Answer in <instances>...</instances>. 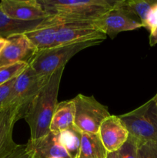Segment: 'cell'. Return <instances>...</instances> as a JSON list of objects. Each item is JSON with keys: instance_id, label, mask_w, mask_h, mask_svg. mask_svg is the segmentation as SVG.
I'll return each mask as SVG.
<instances>
[{"instance_id": "19", "label": "cell", "mask_w": 157, "mask_h": 158, "mask_svg": "<svg viewBox=\"0 0 157 158\" xmlns=\"http://www.w3.org/2000/svg\"><path fill=\"white\" fill-rule=\"evenodd\" d=\"M154 2L152 0H116L115 5L138 19L143 26L148 12Z\"/></svg>"}, {"instance_id": "13", "label": "cell", "mask_w": 157, "mask_h": 158, "mask_svg": "<svg viewBox=\"0 0 157 158\" xmlns=\"http://www.w3.org/2000/svg\"><path fill=\"white\" fill-rule=\"evenodd\" d=\"M59 133L50 132L37 140H29V150L33 152L34 158H71L58 139Z\"/></svg>"}, {"instance_id": "24", "label": "cell", "mask_w": 157, "mask_h": 158, "mask_svg": "<svg viewBox=\"0 0 157 158\" xmlns=\"http://www.w3.org/2000/svg\"><path fill=\"white\" fill-rule=\"evenodd\" d=\"M138 158H157V144L143 143L139 145Z\"/></svg>"}, {"instance_id": "5", "label": "cell", "mask_w": 157, "mask_h": 158, "mask_svg": "<svg viewBox=\"0 0 157 158\" xmlns=\"http://www.w3.org/2000/svg\"><path fill=\"white\" fill-rule=\"evenodd\" d=\"M72 100L75 110L74 126L81 132L98 134L101 123L111 115L107 106L97 101L93 96L78 94Z\"/></svg>"}, {"instance_id": "31", "label": "cell", "mask_w": 157, "mask_h": 158, "mask_svg": "<svg viewBox=\"0 0 157 158\" xmlns=\"http://www.w3.org/2000/svg\"><path fill=\"white\" fill-rule=\"evenodd\" d=\"M52 158H60V157H52Z\"/></svg>"}, {"instance_id": "21", "label": "cell", "mask_w": 157, "mask_h": 158, "mask_svg": "<svg viewBox=\"0 0 157 158\" xmlns=\"http://www.w3.org/2000/svg\"><path fill=\"white\" fill-rule=\"evenodd\" d=\"M139 145L138 141L129 135L126 143L117 151L119 158H138Z\"/></svg>"}, {"instance_id": "7", "label": "cell", "mask_w": 157, "mask_h": 158, "mask_svg": "<svg viewBox=\"0 0 157 158\" xmlns=\"http://www.w3.org/2000/svg\"><path fill=\"white\" fill-rule=\"evenodd\" d=\"M106 35L93 22H69L58 26L55 46L92 40H104Z\"/></svg>"}, {"instance_id": "11", "label": "cell", "mask_w": 157, "mask_h": 158, "mask_svg": "<svg viewBox=\"0 0 157 158\" xmlns=\"http://www.w3.org/2000/svg\"><path fill=\"white\" fill-rule=\"evenodd\" d=\"M8 43L0 54V68L19 62L29 63L36 52L31 42L24 33L7 38Z\"/></svg>"}, {"instance_id": "1", "label": "cell", "mask_w": 157, "mask_h": 158, "mask_svg": "<svg viewBox=\"0 0 157 158\" xmlns=\"http://www.w3.org/2000/svg\"><path fill=\"white\" fill-rule=\"evenodd\" d=\"M65 67L50 76L26 108L23 118L30 129L29 140H37L50 133V124L58 104V89Z\"/></svg>"}, {"instance_id": "2", "label": "cell", "mask_w": 157, "mask_h": 158, "mask_svg": "<svg viewBox=\"0 0 157 158\" xmlns=\"http://www.w3.org/2000/svg\"><path fill=\"white\" fill-rule=\"evenodd\" d=\"M49 15L42 25L69 22H93L114 6L115 0H38Z\"/></svg>"}, {"instance_id": "30", "label": "cell", "mask_w": 157, "mask_h": 158, "mask_svg": "<svg viewBox=\"0 0 157 158\" xmlns=\"http://www.w3.org/2000/svg\"><path fill=\"white\" fill-rule=\"evenodd\" d=\"M2 112H0V117H1V116H2Z\"/></svg>"}, {"instance_id": "14", "label": "cell", "mask_w": 157, "mask_h": 158, "mask_svg": "<svg viewBox=\"0 0 157 158\" xmlns=\"http://www.w3.org/2000/svg\"><path fill=\"white\" fill-rule=\"evenodd\" d=\"M58 26L42 25L24 33L37 51L55 47Z\"/></svg>"}, {"instance_id": "15", "label": "cell", "mask_w": 157, "mask_h": 158, "mask_svg": "<svg viewBox=\"0 0 157 158\" xmlns=\"http://www.w3.org/2000/svg\"><path fill=\"white\" fill-rule=\"evenodd\" d=\"M75 104L73 100H65L58 103L50 124V132L60 133L74 126Z\"/></svg>"}, {"instance_id": "16", "label": "cell", "mask_w": 157, "mask_h": 158, "mask_svg": "<svg viewBox=\"0 0 157 158\" xmlns=\"http://www.w3.org/2000/svg\"><path fill=\"white\" fill-rule=\"evenodd\" d=\"M42 20L33 22L17 21L7 16L0 8V37L7 39L16 34L26 33L38 27Z\"/></svg>"}, {"instance_id": "18", "label": "cell", "mask_w": 157, "mask_h": 158, "mask_svg": "<svg viewBox=\"0 0 157 158\" xmlns=\"http://www.w3.org/2000/svg\"><path fill=\"white\" fill-rule=\"evenodd\" d=\"M82 132L75 126L61 131L58 139L71 158L79 157Z\"/></svg>"}, {"instance_id": "29", "label": "cell", "mask_w": 157, "mask_h": 158, "mask_svg": "<svg viewBox=\"0 0 157 158\" xmlns=\"http://www.w3.org/2000/svg\"><path fill=\"white\" fill-rule=\"evenodd\" d=\"M153 100H154V103H155V108H156V111H157V94H155V96H154L153 97Z\"/></svg>"}, {"instance_id": "4", "label": "cell", "mask_w": 157, "mask_h": 158, "mask_svg": "<svg viewBox=\"0 0 157 158\" xmlns=\"http://www.w3.org/2000/svg\"><path fill=\"white\" fill-rule=\"evenodd\" d=\"M119 117L139 144H157V111L153 98Z\"/></svg>"}, {"instance_id": "27", "label": "cell", "mask_w": 157, "mask_h": 158, "mask_svg": "<svg viewBox=\"0 0 157 158\" xmlns=\"http://www.w3.org/2000/svg\"><path fill=\"white\" fill-rule=\"evenodd\" d=\"M7 43H8L7 39L3 38V37H0V54H1V52H2L4 48L6 47Z\"/></svg>"}, {"instance_id": "6", "label": "cell", "mask_w": 157, "mask_h": 158, "mask_svg": "<svg viewBox=\"0 0 157 158\" xmlns=\"http://www.w3.org/2000/svg\"><path fill=\"white\" fill-rule=\"evenodd\" d=\"M49 77H41L29 65V66L15 78L8 101L7 108L15 107L18 109L22 118H23L28 105L39 92Z\"/></svg>"}, {"instance_id": "25", "label": "cell", "mask_w": 157, "mask_h": 158, "mask_svg": "<svg viewBox=\"0 0 157 158\" xmlns=\"http://www.w3.org/2000/svg\"><path fill=\"white\" fill-rule=\"evenodd\" d=\"M9 158H34L33 152L28 148L27 144H19Z\"/></svg>"}, {"instance_id": "28", "label": "cell", "mask_w": 157, "mask_h": 158, "mask_svg": "<svg viewBox=\"0 0 157 158\" xmlns=\"http://www.w3.org/2000/svg\"><path fill=\"white\" fill-rule=\"evenodd\" d=\"M106 158H119L118 152H113V153H109Z\"/></svg>"}, {"instance_id": "17", "label": "cell", "mask_w": 157, "mask_h": 158, "mask_svg": "<svg viewBox=\"0 0 157 158\" xmlns=\"http://www.w3.org/2000/svg\"><path fill=\"white\" fill-rule=\"evenodd\" d=\"M108 154L98 134L82 132L78 158H106Z\"/></svg>"}, {"instance_id": "26", "label": "cell", "mask_w": 157, "mask_h": 158, "mask_svg": "<svg viewBox=\"0 0 157 158\" xmlns=\"http://www.w3.org/2000/svg\"><path fill=\"white\" fill-rule=\"evenodd\" d=\"M149 45L151 46H153L157 44V29L152 33L149 34Z\"/></svg>"}, {"instance_id": "22", "label": "cell", "mask_w": 157, "mask_h": 158, "mask_svg": "<svg viewBox=\"0 0 157 158\" xmlns=\"http://www.w3.org/2000/svg\"><path fill=\"white\" fill-rule=\"evenodd\" d=\"M143 27L152 33L157 29V2H154L147 14L146 20L143 23Z\"/></svg>"}, {"instance_id": "3", "label": "cell", "mask_w": 157, "mask_h": 158, "mask_svg": "<svg viewBox=\"0 0 157 158\" xmlns=\"http://www.w3.org/2000/svg\"><path fill=\"white\" fill-rule=\"evenodd\" d=\"M103 40H92L83 43L61 45L47 49L36 51L29 65L38 75L49 77L57 69L65 67L66 63L80 51L96 46Z\"/></svg>"}, {"instance_id": "20", "label": "cell", "mask_w": 157, "mask_h": 158, "mask_svg": "<svg viewBox=\"0 0 157 158\" xmlns=\"http://www.w3.org/2000/svg\"><path fill=\"white\" fill-rule=\"evenodd\" d=\"M28 66L29 63L26 62H19L0 68V86L16 78Z\"/></svg>"}, {"instance_id": "12", "label": "cell", "mask_w": 157, "mask_h": 158, "mask_svg": "<svg viewBox=\"0 0 157 158\" xmlns=\"http://www.w3.org/2000/svg\"><path fill=\"white\" fill-rule=\"evenodd\" d=\"M21 118L17 108L8 107L2 111L0 117V158H9L19 146L14 141L12 133L14 125Z\"/></svg>"}, {"instance_id": "23", "label": "cell", "mask_w": 157, "mask_h": 158, "mask_svg": "<svg viewBox=\"0 0 157 158\" xmlns=\"http://www.w3.org/2000/svg\"><path fill=\"white\" fill-rule=\"evenodd\" d=\"M15 78L0 86V112L7 108L8 101L15 83Z\"/></svg>"}, {"instance_id": "10", "label": "cell", "mask_w": 157, "mask_h": 158, "mask_svg": "<svg viewBox=\"0 0 157 158\" xmlns=\"http://www.w3.org/2000/svg\"><path fill=\"white\" fill-rule=\"evenodd\" d=\"M108 153L116 152L129 138V131L119 116L110 115L101 123L98 132Z\"/></svg>"}, {"instance_id": "8", "label": "cell", "mask_w": 157, "mask_h": 158, "mask_svg": "<svg viewBox=\"0 0 157 158\" xmlns=\"http://www.w3.org/2000/svg\"><path fill=\"white\" fill-rule=\"evenodd\" d=\"M95 23L106 36L111 39H114L120 32L143 27L138 19L117 6L115 2L113 7L95 20Z\"/></svg>"}, {"instance_id": "9", "label": "cell", "mask_w": 157, "mask_h": 158, "mask_svg": "<svg viewBox=\"0 0 157 158\" xmlns=\"http://www.w3.org/2000/svg\"><path fill=\"white\" fill-rule=\"evenodd\" d=\"M0 8L7 16L17 21L33 22L49 16L38 0H2Z\"/></svg>"}]
</instances>
